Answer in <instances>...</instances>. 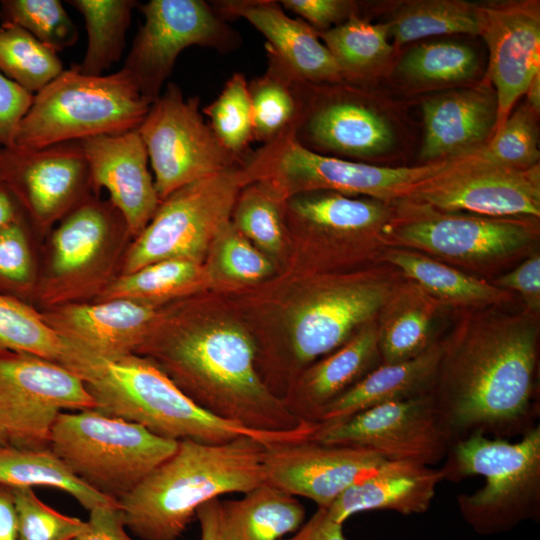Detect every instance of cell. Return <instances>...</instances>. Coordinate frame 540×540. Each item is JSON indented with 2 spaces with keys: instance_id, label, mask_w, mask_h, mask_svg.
Here are the masks:
<instances>
[{
  "instance_id": "obj_1",
  "label": "cell",
  "mask_w": 540,
  "mask_h": 540,
  "mask_svg": "<svg viewBox=\"0 0 540 540\" xmlns=\"http://www.w3.org/2000/svg\"><path fill=\"white\" fill-rule=\"evenodd\" d=\"M535 314L494 315L446 341L430 392L454 442L472 434L523 435L539 416Z\"/></svg>"
},
{
  "instance_id": "obj_2",
  "label": "cell",
  "mask_w": 540,
  "mask_h": 540,
  "mask_svg": "<svg viewBox=\"0 0 540 540\" xmlns=\"http://www.w3.org/2000/svg\"><path fill=\"white\" fill-rule=\"evenodd\" d=\"M135 354L154 361L194 403L220 419L259 432L301 424L264 384L257 343L241 327L172 321L162 312Z\"/></svg>"
},
{
  "instance_id": "obj_3",
  "label": "cell",
  "mask_w": 540,
  "mask_h": 540,
  "mask_svg": "<svg viewBox=\"0 0 540 540\" xmlns=\"http://www.w3.org/2000/svg\"><path fill=\"white\" fill-rule=\"evenodd\" d=\"M66 343L70 349L66 367L83 380L95 410L162 438L219 444L249 436L269 446L304 441L314 431L307 423L284 432L245 428L199 407L148 357L135 353L98 356Z\"/></svg>"
},
{
  "instance_id": "obj_4",
  "label": "cell",
  "mask_w": 540,
  "mask_h": 540,
  "mask_svg": "<svg viewBox=\"0 0 540 540\" xmlns=\"http://www.w3.org/2000/svg\"><path fill=\"white\" fill-rule=\"evenodd\" d=\"M266 446L249 436L219 444L178 441L175 452L118 501L126 528L141 540H177L206 502L265 482Z\"/></svg>"
},
{
  "instance_id": "obj_5",
  "label": "cell",
  "mask_w": 540,
  "mask_h": 540,
  "mask_svg": "<svg viewBox=\"0 0 540 540\" xmlns=\"http://www.w3.org/2000/svg\"><path fill=\"white\" fill-rule=\"evenodd\" d=\"M440 468L444 480L482 475L485 485L457 496L463 520L479 535L513 530L540 519V425L517 442L472 434L450 446Z\"/></svg>"
},
{
  "instance_id": "obj_6",
  "label": "cell",
  "mask_w": 540,
  "mask_h": 540,
  "mask_svg": "<svg viewBox=\"0 0 540 540\" xmlns=\"http://www.w3.org/2000/svg\"><path fill=\"white\" fill-rule=\"evenodd\" d=\"M150 105L125 69L91 76L74 65L34 95L13 146L39 149L131 131Z\"/></svg>"
},
{
  "instance_id": "obj_7",
  "label": "cell",
  "mask_w": 540,
  "mask_h": 540,
  "mask_svg": "<svg viewBox=\"0 0 540 540\" xmlns=\"http://www.w3.org/2000/svg\"><path fill=\"white\" fill-rule=\"evenodd\" d=\"M455 161L376 166L311 151L289 130L249 154L242 166L250 183L265 184L283 201L303 192L332 191L395 203Z\"/></svg>"
},
{
  "instance_id": "obj_8",
  "label": "cell",
  "mask_w": 540,
  "mask_h": 540,
  "mask_svg": "<svg viewBox=\"0 0 540 540\" xmlns=\"http://www.w3.org/2000/svg\"><path fill=\"white\" fill-rule=\"evenodd\" d=\"M177 445L138 424L87 409L58 415L49 448L81 481L119 501Z\"/></svg>"
},
{
  "instance_id": "obj_9",
  "label": "cell",
  "mask_w": 540,
  "mask_h": 540,
  "mask_svg": "<svg viewBox=\"0 0 540 540\" xmlns=\"http://www.w3.org/2000/svg\"><path fill=\"white\" fill-rule=\"evenodd\" d=\"M129 238L123 216L110 201L88 198L51 233L33 301L42 310L95 300L119 274Z\"/></svg>"
},
{
  "instance_id": "obj_10",
  "label": "cell",
  "mask_w": 540,
  "mask_h": 540,
  "mask_svg": "<svg viewBox=\"0 0 540 540\" xmlns=\"http://www.w3.org/2000/svg\"><path fill=\"white\" fill-rule=\"evenodd\" d=\"M247 184L240 163L171 193L127 246L119 274L169 259L200 263L230 223L238 195Z\"/></svg>"
},
{
  "instance_id": "obj_11",
  "label": "cell",
  "mask_w": 540,
  "mask_h": 540,
  "mask_svg": "<svg viewBox=\"0 0 540 540\" xmlns=\"http://www.w3.org/2000/svg\"><path fill=\"white\" fill-rule=\"evenodd\" d=\"M397 288L384 275H366L325 283L307 294L289 318L280 364L285 393L290 377L293 383L306 367L340 348L382 314Z\"/></svg>"
},
{
  "instance_id": "obj_12",
  "label": "cell",
  "mask_w": 540,
  "mask_h": 540,
  "mask_svg": "<svg viewBox=\"0 0 540 540\" xmlns=\"http://www.w3.org/2000/svg\"><path fill=\"white\" fill-rule=\"evenodd\" d=\"M94 408L83 380L70 369L34 354L0 351V434L8 445L49 448L61 412Z\"/></svg>"
},
{
  "instance_id": "obj_13",
  "label": "cell",
  "mask_w": 540,
  "mask_h": 540,
  "mask_svg": "<svg viewBox=\"0 0 540 540\" xmlns=\"http://www.w3.org/2000/svg\"><path fill=\"white\" fill-rule=\"evenodd\" d=\"M154 172L160 200L194 181L243 161L219 142L200 112V98H185L169 83L137 128Z\"/></svg>"
},
{
  "instance_id": "obj_14",
  "label": "cell",
  "mask_w": 540,
  "mask_h": 540,
  "mask_svg": "<svg viewBox=\"0 0 540 540\" xmlns=\"http://www.w3.org/2000/svg\"><path fill=\"white\" fill-rule=\"evenodd\" d=\"M137 8L144 23L123 69L150 103L161 95L178 56L186 48L202 46L230 52L241 44L239 32L203 0H150Z\"/></svg>"
},
{
  "instance_id": "obj_15",
  "label": "cell",
  "mask_w": 540,
  "mask_h": 540,
  "mask_svg": "<svg viewBox=\"0 0 540 540\" xmlns=\"http://www.w3.org/2000/svg\"><path fill=\"white\" fill-rule=\"evenodd\" d=\"M537 219L441 213L395 203L386 244L461 262L506 259L532 244Z\"/></svg>"
},
{
  "instance_id": "obj_16",
  "label": "cell",
  "mask_w": 540,
  "mask_h": 540,
  "mask_svg": "<svg viewBox=\"0 0 540 540\" xmlns=\"http://www.w3.org/2000/svg\"><path fill=\"white\" fill-rule=\"evenodd\" d=\"M396 203L441 213L538 220L540 165L516 169L460 156Z\"/></svg>"
},
{
  "instance_id": "obj_17",
  "label": "cell",
  "mask_w": 540,
  "mask_h": 540,
  "mask_svg": "<svg viewBox=\"0 0 540 540\" xmlns=\"http://www.w3.org/2000/svg\"><path fill=\"white\" fill-rule=\"evenodd\" d=\"M298 113L292 134L305 148L319 154L370 158L391 149L389 122L351 87L339 83L292 80Z\"/></svg>"
},
{
  "instance_id": "obj_18",
  "label": "cell",
  "mask_w": 540,
  "mask_h": 540,
  "mask_svg": "<svg viewBox=\"0 0 540 540\" xmlns=\"http://www.w3.org/2000/svg\"><path fill=\"white\" fill-rule=\"evenodd\" d=\"M310 439L369 449L386 460L429 466L443 460L454 442L430 393L388 402L332 425H317Z\"/></svg>"
},
{
  "instance_id": "obj_19",
  "label": "cell",
  "mask_w": 540,
  "mask_h": 540,
  "mask_svg": "<svg viewBox=\"0 0 540 540\" xmlns=\"http://www.w3.org/2000/svg\"><path fill=\"white\" fill-rule=\"evenodd\" d=\"M0 173L33 229L41 233L97 196L79 141L39 149L0 148Z\"/></svg>"
},
{
  "instance_id": "obj_20",
  "label": "cell",
  "mask_w": 540,
  "mask_h": 540,
  "mask_svg": "<svg viewBox=\"0 0 540 540\" xmlns=\"http://www.w3.org/2000/svg\"><path fill=\"white\" fill-rule=\"evenodd\" d=\"M474 9L478 35L489 52L487 78L497 100L495 133L540 72V2H482L474 3Z\"/></svg>"
},
{
  "instance_id": "obj_21",
  "label": "cell",
  "mask_w": 540,
  "mask_h": 540,
  "mask_svg": "<svg viewBox=\"0 0 540 540\" xmlns=\"http://www.w3.org/2000/svg\"><path fill=\"white\" fill-rule=\"evenodd\" d=\"M385 460L369 449L307 439L266 446L263 467L267 483L327 509Z\"/></svg>"
},
{
  "instance_id": "obj_22",
  "label": "cell",
  "mask_w": 540,
  "mask_h": 540,
  "mask_svg": "<svg viewBox=\"0 0 540 540\" xmlns=\"http://www.w3.org/2000/svg\"><path fill=\"white\" fill-rule=\"evenodd\" d=\"M96 194L105 188L123 216L132 239L152 219L161 200L148 169V154L138 129L79 141Z\"/></svg>"
},
{
  "instance_id": "obj_23",
  "label": "cell",
  "mask_w": 540,
  "mask_h": 540,
  "mask_svg": "<svg viewBox=\"0 0 540 540\" xmlns=\"http://www.w3.org/2000/svg\"><path fill=\"white\" fill-rule=\"evenodd\" d=\"M213 8L226 21L243 18L267 39V57L292 78L311 83L344 82L341 69L319 33L302 19L290 17L279 1L222 0Z\"/></svg>"
},
{
  "instance_id": "obj_24",
  "label": "cell",
  "mask_w": 540,
  "mask_h": 540,
  "mask_svg": "<svg viewBox=\"0 0 540 540\" xmlns=\"http://www.w3.org/2000/svg\"><path fill=\"white\" fill-rule=\"evenodd\" d=\"M65 341L94 355L135 353L162 311L128 299L69 303L40 310Z\"/></svg>"
},
{
  "instance_id": "obj_25",
  "label": "cell",
  "mask_w": 540,
  "mask_h": 540,
  "mask_svg": "<svg viewBox=\"0 0 540 540\" xmlns=\"http://www.w3.org/2000/svg\"><path fill=\"white\" fill-rule=\"evenodd\" d=\"M420 157L427 162L477 151L494 133L497 100L490 84L458 88L423 100Z\"/></svg>"
},
{
  "instance_id": "obj_26",
  "label": "cell",
  "mask_w": 540,
  "mask_h": 540,
  "mask_svg": "<svg viewBox=\"0 0 540 540\" xmlns=\"http://www.w3.org/2000/svg\"><path fill=\"white\" fill-rule=\"evenodd\" d=\"M379 327L370 323L327 357L313 362L282 398L301 423L316 424L323 410L380 365Z\"/></svg>"
},
{
  "instance_id": "obj_27",
  "label": "cell",
  "mask_w": 540,
  "mask_h": 540,
  "mask_svg": "<svg viewBox=\"0 0 540 540\" xmlns=\"http://www.w3.org/2000/svg\"><path fill=\"white\" fill-rule=\"evenodd\" d=\"M443 480L440 468L411 460H385L346 489L327 510L341 524L357 513L373 510L422 514L429 509Z\"/></svg>"
},
{
  "instance_id": "obj_28",
  "label": "cell",
  "mask_w": 540,
  "mask_h": 540,
  "mask_svg": "<svg viewBox=\"0 0 540 540\" xmlns=\"http://www.w3.org/2000/svg\"><path fill=\"white\" fill-rule=\"evenodd\" d=\"M441 354L442 342L438 341L411 360L381 363L330 403L316 425H332L388 402L430 393Z\"/></svg>"
},
{
  "instance_id": "obj_29",
  "label": "cell",
  "mask_w": 540,
  "mask_h": 540,
  "mask_svg": "<svg viewBox=\"0 0 540 540\" xmlns=\"http://www.w3.org/2000/svg\"><path fill=\"white\" fill-rule=\"evenodd\" d=\"M288 214L315 232L346 237H372L386 244L395 204L332 191L295 194L284 201Z\"/></svg>"
},
{
  "instance_id": "obj_30",
  "label": "cell",
  "mask_w": 540,
  "mask_h": 540,
  "mask_svg": "<svg viewBox=\"0 0 540 540\" xmlns=\"http://www.w3.org/2000/svg\"><path fill=\"white\" fill-rule=\"evenodd\" d=\"M305 517L297 497L265 481L239 499L220 501L221 540H282Z\"/></svg>"
},
{
  "instance_id": "obj_31",
  "label": "cell",
  "mask_w": 540,
  "mask_h": 540,
  "mask_svg": "<svg viewBox=\"0 0 540 540\" xmlns=\"http://www.w3.org/2000/svg\"><path fill=\"white\" fill-rule=\"evenodd\" d=\"M434 299L419 286L397 288L378 326V348L383 364L411 360L438 342L433 338Z\"/></svg>"
},
{
  "instance_id": "obj_32",
  "label": "cell",
  "mask_w": 540,
  "mask_h": 540,
  "mask_svg": "<svg viewBox=\"0 0 540 540\" xmlns=\"http://www.w3.org/2000/svg\"><path fill=\"white\" fill-rule=\"evenodd\" d=\"M0 485L60 489L88 511L98 506H119L118 501L81 481L50 448L23 449L0 444Z\"/></svg>"
},
{
  "instance_id": "obj_33",
  "label": "cell",
  "mask_w": 540,
  "mask_h": 540,
  "mask_svg": "<svg viewBox=\"0 0 540 540\" xmlns=\"http://www.w3.org/2000/svg\"><path fill=\"white\" fill-rule=\"evenodd\" d=\"M384 260L438 301L464 306H484L505 302L503 289L474 278L428 256L406 249L389 248Z\"/></svg>"
},
{
  "instance_id": "obj_34",
  "label": "cell",
  "mask_w": 540,
  "mask_h": 540,
  "mask_svg": "<svg viewBox=\"0 0 540 540\" xmlns=\"http://www.w3.org/2000/svg\"><path fill=\"white\" fill-rule=\"evenodd\" d=\"M83 16L88 42L84 58L76 67L91 76H100L118 62L126 45V34L135 0H69Z\"/></svg>"
},
{
  "instance_id": "obj_35",
  "label": "cell",
  "mask_w": 540,
  "mask_h": 540,
  "mask_svg": "<svg viewBox=\"0 0 540 540\" xmlns=\"http://www.w3.org/2000/svg\"><path fill=\"white\" fill-rule=\"evenodd\" d=\"M338 63L344 82L370 77L394 51L387 26L352 14L344 23L319 33Z\"/></svg>"
},
{
  "instance_id": "obj_36",
  "label": "cell",
  "mask_w": 540,
  "mask_h": 540,
  "mask_svg": "<svg viewBox=\"0 0 540 540\" xmlns=\"http://www.w3.org/2000/svg\"><path fill=\"white\" fill-rule=\"evenodd\" d=\"M385 25L394 47L429 36L478 35L474 3L464 0L406 1Z\"/></svg>"
},
{
  "instance_id": "obj_37",
  "label": "cell",
  "mask_w": 540,
  "mask_h": 540,
  "mask_svg": "<svg viewBox=\"0 0 540 540\" xmlns=\"http://www.w3.org/2000/svg\"><path fill=\"white\" fill-rule=\"evenodd\" d=\"M201 277L200 263L169 259L118 274L93 301L128 299L158 306L190 291Z\"/></svg>"
},
{
  "instance_id": "obj_38",
  "label": "cell",
  "mask_w": 540,
  "mask_h": 540,
  "mask_svg": "<svg viewBox=\"0 0 540 540\" xmlns=\"http://www.w3.org/2000/svg\"><path fill=\"white\" fill-rule=\"evenodd\" d=\"M57 53L21 26L0 24V72L31 94H36L63 72Z\"/></svg>"
},
{
  "instance_id": "obj_39",
  "label": "cell",
  "mask_w": 540,
  "mask_h": 540,
  "mask_svg": "<svg viewBox=\"0 0 540 540\" xmlns=\"http://www.w3.org/2000/svg\"><path fill=\"white\" fill-rule=\"evenodd\" d=\"M397 71L414 86H443L471 80L478 71V58L468 45L431 42L409 50L401 58Z\"/></svg>"
},
{
  "instance_id": "obj_40",
  "label": "cell",
  "mask_w": 540,
  "mask_h": 540,
  "mask_svg": "<svg viewBox=\"0 0 540 540\" xmlns=\"http://www.w3.org/2000/svg\"><path fill=\"white\" fill-rule=\"evenodd\" d=\"M266 72L248 82L253 140L268 144L292 130L298 113L293 78L273 59Z\"/></svg>"
},
{
  "instance_id": "obj_41",
  "label": "cell",
  "mask_w": 540,
  "mask_h": 540,
  "mask_svg": "<svg viewBox=\"0 0 540 540\" xmlns=\"http://www.w3.org/2000/svg\"><path fill=\"white\" fill-rule=\"evenodd\" d=\"M34 354L64 366L66 342L30 303L0 293V351Z\"/></svg>"
},
{
  "instance_id": "obj_42",
  "label": "cell",
  "mask_w": 540,
  "mask_h": 540,
  "mask_svg": "<svg viewBox=\"0 0 540 540\" xmlns=\"http://www.w3.org/2000/svg\"><path fill=\"white\" fill-rule=\"evenodd\" d=\"M202 113L209 118V126L223 147L244 161L253 141L251 99L245 76L234 73Z\"/></svg>"
},
{
  "instance_id": "obj_43",
  "label": "cell",
  "mask_w": 540,
  "mask_h": 540,
  "mask_svg": "<svg viewBox=\"0 0 540 540\" xmlns=\"http://www.w3.org/2000/svg\"><path fill=\"white\" fill-rule=\"evenodd\" d=\"M32 229L24 213L0 227V293L27 303L33 301L39 277Z\"/></svg>"
},
{
  "instance_id": "obj_44",
  "label": "cell",
  "mask_w": 540,
  "mask_h": 540,
  "mask_svg": "<svg viewBox=\"0 0 540 540\" xmlns=\"http://www.w3.org/2000/svg\"><path fill=\"white\" fill-rule=\"evenodd\" d=\"M538 116L525 103L511 112L503 125L472 158L498 166L527 169L539 164Z\"/></svg>"
},
{
  "instance_id": "obj_45",
  "label": "cell",
  "mask_w": 540,
  "mask_h": 540,
  "mask_svg": "<svg viewBox=\"0 0 540 540\" xmlns=\"http://www.w3.org/2000/svg\"><path fill=\"white\" fill-rule=\"evenodd\" d=\"M283 204L268 186L258 182L242 188L232 214L235 228L267 252H278L283 244Z\"/></svg>"
},
{
  "instance_id": "obj_46",
  "label": "cell",
  "mask_w": 540,
  "mask_h": 540,
  "mask_svg": "<svg viewBox=\"0 0 540 540\" xmlns=\"http://www.w3.org/2000/svg\"><path fill=\"white\" fill-rule=\"evenodd\" d=\"M0 19L21 26L56 53L78 40V29L58 0H2Z\"/></svg>"
},
{
  "instance_id": "obj_47",
  "label": "cell",
  "mask_w": 540,
  "mask_h": 540,
  "mask_svg": "<svg viewBox=\"0 0 540 540\" xmlns=\"http://www.w3.org/2000/svg\"><path fill=\"white\" fill-rule=\"evenodd\" d=\"M11 489L17 540H73L84 530L86 521L58 512L39 499L32 488Z\"/></svg>"
},
{
  "instance_id": "obj_48",
  "label": "cell",
  "mask_w": 540,
  "mask_h": 540,
  "mask_svg": "<svg viewBox=\"0 0 540 540\" xmlns=\"http://www.w3.org/2000/svg\"><path fill=\"white\" fill-rule=\"evenodd\" d=\"M214 244H217L216 266L230 280L255 282L272 271L269 259L254 248L231 222Z\"/></svg>"
},
{
  "instance_id": "obj_49",
  "label": "cell",
  "mask_w": 540,
  "mask_h": 540,
  "mask_svg": "<svg viewBox=\"0 0 540 540\" xmlns=\"http://www.w3.org/2000/svg\"><path fill=\"white\" fill-rule=\"evenodd\" d=\"M279 3L318 33L344 23L352 14H358L356 2L349 0H282Z\"/></svg>"
},
{
  "instance_id": "obj_50",
  "label": "cell",
  "mask_w": 540,
  "mask_h": 540,
  "mask_svg": "<svg viewBox=\"0 0 540 540\" xmlns=\"http://www.w3.org/2000/svg\"><path fill=\"white\" fill-rule=\"evenodd\" d=\"M34 95L0 72V148L14 145L22 118L30 108Z\"/></svg>"
},
{
  "instance_id": "obj_51",
  "label": "cell",
  "mask_w": 540,
  "mask_h": 540,
  "mask_svg": "<svg viewBox=\"0 0 540 540\" xmlns=\"http://www.w3.org/2000/svg\"><path fill=\"white\" fill-rule=\"evenodd\" d=\"M495 286L514 291L524 299L528 312L536 315L540 308V256L533 254L513 270L495 280Z\"/></svg>"
},
{
  "instance_id": "obj_52",
  "label": "cell",
  "mask_w": 540,
  "mask_h": 540,
  "mask_svg": "<svg viewBox=\"0 0 540 540\" xmlns=\"http://www.w3.org/2000/svg\"><path fill=\"white\" fill-rule=\"evenodd\" d=\"M73 540H135L126 532L120 506H98L89 511L84 530Z\"/></svg>"
},
{
  "instance_id": "obj_53",
  "label": "cell",
  "mask_w": 540,
  "mask_h": 540,
  "mask_svg": "<svg viewBox=\"0 0 540 540\" xmlns=\"http://www.w3.org/2000/svg\"><path fill=\"white\" fill-rule=\"evenodd\" d=\"M282 540H347L343 524L335 521L325 508H317L311 518L292 536Z\"/></svg>"
},
{
  "instance_id": "obj_54",
  "label": "cell",
  "mask_w": 540,
  "mask_h": 540,
  "mask_svg": "<svg viewBox=\"0 0 540 540\" xmlns=\"http://www.w3.org/2000/svg\"><path fill=\"white\" fill-rule=\"evenodd\" d=\"M220 499L216 498L200 506L196 518L200 524L201 540H221Z\"/></svg>"
},
{
  "instance_id": "obj_55",
  "label": "cell",
  "mask_w": 540,
  "mask_h": 540,
  "mask_svg": "<svg viewBox=\"0 0 540 540\" xmlns=\"http://www.w3.org/2000/svg\"><path fill=\"white\" fill-rule=\"evenodd\" d=\"M0 540H17L16 511L12 489L0 485Z\"/></svg>"
},
{
  "instance_id": "obj_56",
  "label": "cell",
  "mask_w": 540,
  "mask_h": 540,
  "mask_svg": "<svg viewBox=\"0 0 540 540\" xmlns=\"http://www.w3.org/2000/svg\"><path fill=\"white\" fill-rule=\"evenodd\" d=\"M22 213L24 212L11 190L3 181H0V227Z\"/></svg>"
},
{
  "instance_id": "obj_57",
  "label": "cell",
  "mask_w": 540,
  "mask_h": 540,
  "mask_svg": "<svg viewBox=\"0 0 540 540\" xmlns=\"http://www.w3.org/2000/svg\"><path fill=\"white\" fill-rule=\"evenodd\" d=\"M525 104L537 115L540 113V72L537 73L531 80L526 90Z\"/></svg>"
},
{
  "instance_id": "obj_58",
  "label": "cell",
  "mask_w": 540,
  "mask_h": 540,
  "mask_svg": "<svg viewBox=\"0 0 540 540\" xmlns=\"http://www.w3.org/2000/svg\"><path fill=\"white\" fill-rule=\"evenodd\" d=\"M0 444L8 445L4 437L0 434Z\"/></svg>"
},
{
  "instance_id": "obj_59",
  "label": "cell",
  "mask_w": 540,
  "mask_h": 540,
  "mask_svg": "<svg viewBox=\"0 0 540 540\" xmlns=\"http://www.w3.org/2000/svg\"><path fill=\"white\" fill-rule=\"evenodd\" d=\"M0 181H2V179H1V173H0Z\"/></svg>"
}]
</instances>
